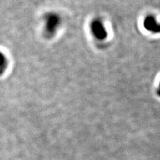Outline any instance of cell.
Returning a JSON list of instances; mask_svg holds the SVG:
<instances>
[{
    "label": "cell",
    "instance_id": "obj_2",
    "mask_svg": "<svg viewBox=\"0 0 160 160\" xmlns=\"http://www.w3.org/2000/svg\"><path fill=\"white\" fill-rule=\"evenodd\" d=\"M90 29H91L92 33L96 39L98 40H104L107 38L108 32L101 19H93L90 25Z\"/></svg>",
    "mask_w": 160,
    "mask_h": 160
},
{
    "label": "cell",
    "instance_id": "obj_1",
    "mask_svg": "<svg viewBox=\"0 0 160 160\" xmlns=\"http://www.w3.org/2000/svg\"><path fill=\"white\" fill-rule=\"evenodd\" d=\"M61 18L56 13H47L44 16V36L49 39L54 37L61 25Z\"/></svg>",
    "mask_w": 160,
    "mask_h": 160
},
{
    "label": "cell",
    "instance_id": "obj_3",
    "mask_svg": "<svg viewBox=\"0 0 160 160\" xmlns=\"http://www.w3.org/2000/svg\"><path fill=\"white\" fill-rule=\"evenodd\" d=\"M143 26L148 32L154 33H160V23L158 22L156 17L149 15L145 18Z\"/></svg>",
    "mask_w": 160,
    "mask_h": 160
},
{
    "label": "cell",
    "instance_id": "obj_5",
    "mask_svg": "<svg viewBox=\"0 0 160 160\" xmlns=\"http://www.w3.org/2000/svg\"><path fill=\"white\" fill-rule=\"evenodd\" d=\"M158 93H159V95L160 96V82H159V89H158Z\"/></svg>",
    "mask_w": 160,
    "mask_h": 160
},
{
    "label": "cell",
    "instance_id": "obj_4",
    "mask_svg": "<svg viewBox=\"0 0 160 160\" xmlns=\"http://www.w3.org/2000/svg\"><path fill=\"white\" fill-rule=\"evenodd\" d=\"M8 66L7 59L5 55L0 52V74H2L6 69Z\"/></svg>",
    "mask_w": 160,
    "mask_h": 160
}]
</instances>
